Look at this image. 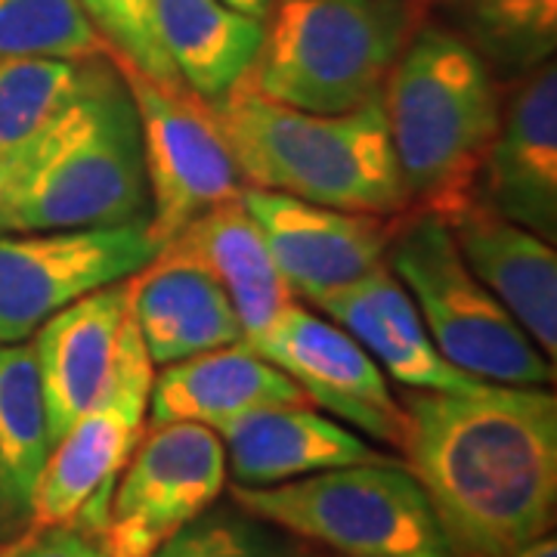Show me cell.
I'll return each mask as SVG.
<instances>
[{
    "instance_id": "cell-12",
    "label": "cell",
    "mask_w": 557,
    "mask_h": 557,
    "mask_svg": "<svg viewBox=\"0 0 557 557\" xmlns=\"http://www.w3.org/2000/svg\"><path fill=\"white\" fill-rule=\"evenodd\" d=\"M245 344L295 381L310 406L372 440L399 443L403 409L391 381L338 322L292 300L258 338Z\"/></svg>"
},
{
    "instance_id": "cell-21",
    "label": "cell",
    "mask_w": 557,
    "mask_h": 557,
    "mask_svg": "<svg viewBox=\"0 0 557 557\" xmlns=\"http://www.w3.org/2000/svg\"><path fill=\"white\" fill-rule=\"evenodd\" d=\"M131 317L152 366H168L245 341L226 292L208 273L174 260L152 258L134 276Z\"/></svg>"
},
{
    "instance_id": "cell-5",
    "label": "cell",
    "mask_w": 557,
    "mask_h": 557,
    "mask_svg": "<svg viewBox=\"0 0 557 557\" xmlns=\"http://www.w3.org/2000/svg\"><path fill=\"white\" fill-rule=\"evenodd\" d=\"M412 28L409 0H273L245 84L304 112H350L379 97Z\"/></svg>"
},
{
    "instance_id": "cell-17",
    "label": "cell",
    "mask_w": 557,
    "mask_h": 557,
    "mask_svg": "<svg viewBox=\"0 0 557 557\" xmlns=\"http://www.w3.org/2000/svg\"><path fill=\"white\" fill-rule=\"evenodd\" d=\"M465 263L515 317L539 350L557 354V255L555 245L471 199L446 220Z\"/></svg>"
},
{
    "instance_id": "cell-29",
    "label": "cell",
    "mask_w": 557,
    "mask_h": 557,
    "mask_svg": "<svg viewBox=\"0 0 557 557\" xmlns=\"http://www.w3.org/2000/svg\"><path fill=\"white\" fill-rule=\"evenodd\" d=\"M25 557H106L100 545L87 533H81L75 527H53V530H40L32 539Z\"/></svg>"
},
{
    "instance_id": "cell-11",
    "label": "cell",
    "mask_w": 557,
    "mask_h": 557,
    "mask_svg": "<svg viewBox=\"0 0 557 557\" xmlns=\"http://www.w3.org/2000/svg\"><path fill=\"white\" fill-rule=\"evenodd\" d=\"M159 255L149 220L102 230L0 233V344L28 341L84 295L143 273Z\"/></svg>"
},
{
    "instance_id": "cell-25",
    "label": "cell",
    "mask_w": 557,
    "mask_h": 557,
    "mask_svg": "<svg viewBox=\"0 0 557 557\" xmlns=\"http://www.w3.org/2000/svg\"><path fill=\"white\" fill-rule=\"evenodd\" d=\"M100 57V53H97ZM84 60H0V168L20 156L78 90Z\"/></svg>"
},
{
    "instance_id": "cell-15",
    "label": "cell",
    "mask_w": 557,
    "mask_h": 557,
    "mask_svg": "<svg viewBox=\"0 0 557 557\" xmlns=\"http://www.w3.org/2000/svg\"><path fill=\"white\" fill-rule=\"evenodd\" d=\"M131 282L121 278L84 295L32 335L53 443L100 399L112 375L121 329L131 313Z\"/></svg>"
},
{
    "instance_id": "cell-10",
    "label": "cell",
    "mask_w": 557,
    "mask_h": 557,
    "mask_svg": "<svg viewBox=\"0 0 557 557\" xmlns=\"http://www.w3.org/2000/svg\"><path fill=\"white\" fill-rule=\"evenodd\" d=\"M223 490L226 453L218 431L193 421L152 424L115 480L94 542L106 557H152L214 508Z\"/></svg>"
},
{
    "instance_id": "cell-27",
    "label": "cell",
    "mask_w": 557,
    "mask_h": 557,
    "mask_svg": "<svg viewBox=\"0 0 557 557\" xmlns=\"http://www.w3.org/2000/svg\"><path fill=\"white\" fill-rule=\"evenodd\" d=\"M81 3L94 32L119 57L121 69H131L137 75L164 84H180L177 72L161 47L156 0H81Z\"/></svg>"
},
{
    "instance_id": "cell-2",
    "label": "cell",
    "mask_w": 557,
    "mask_h": 557,
    "mask_svg": "<svg viewBox=\"0 0 557 557\" xmlns=\"http://www.w3.org/2000/svg\"><path fill=\"white\" fill-rule=\"evenodd\" d=\"M149 220L139 119L127 78L84 60L78 90L16 159L0 168V233L102 230Z\"/></svg>"
},
{
    "instance_id": "cell-26",
    "label": "cell",
    "mask_w": 557,
    "mask_h": 557,
    "mask_svg": "<svg viewBox=\"0 0 557 557\" xmlns=\"http://www.w3.org/2000/svg\"><path fill=\"white\" fill-rule=\"evenodd\" d=\"M97 53L102 40L81 0H0V60H90Z\"/></svg>"
},
{
    "instance_id": "cell-19",
    "label": "cell",
    "mask_w": 557,
    "mask_h": 557,
    "mask_svg": "<svg viewBox=\"0 0 557 557\" xmlns=\"http://www.w3.org/2000/svg\"><path fill=\"white\" fill-rule=\"evenodd\" d=\"M156 258L196 267L214 278L236 307L245 341L258 338L295 300L242 193L183 226Z\"/></svg>"
},
{
    "instance_id": "cell-31",
    "label": "cell",
    "mask_w": 557,
    "mask_h": 557,
    "mask_svg": "<svg viewBox=\"0 0 557 557\" xmlns=\"http://www.w3.org/2000/svg\"><path fill=\"white\" fill-rule=\"evenodd\" d=\"M32 539H35V530H25L22 536L3 542V545H0V557H25L28 545H32Z\"/></svg>"
},
{
    "instance_id": "cell-6",
    "label": "cell",
    "mask_w": 557,
    "mask_h": 557,
    "mask_svg": "<svg viewBox=\"0 0 557 557\" xmlns=\"http://www.w3.org/2000/svg\"><path fill=\"white\" fill-rule=\"evenodd\" d=\"M230 493L245 515L341 557H453L416 474L391 458Z\"/></svg>"
},
{
    "instance_id": "cell-14",
    "label": "cell",
    "mask_w": 557,
    "mask_h": 557,
    "mask_svg": "<svg viewBox=\"0 0 557 557\" xmlns=\"http://www.w3.org/2000/svg\"><path fill=\"white\" fill-rule=\"evenodd\" d=\"M471 199L545 242L557 236V69L545 62L518 81Z\"/></svg>"
},
{
    "instance_id": "cell-20",
    "label": "cell",
    "mask_w": 557,
    "mask_h": 557,
    "mask_svg": "<svg viewBox=\"0 0 557 557\" xmlns=\"http://www.w3.org/2000/svg\"><path fill=\"white\" fill-rule=\"evenodd\" d=\"M159 369L149 394V424L193 421L220 431L267 406L307 403L298 384L245 341Z\"/></svg>"
},
{
    "instance_id": "cell-16",
    "label": "cell",
    "mask_w": 557,
    "mask_h": 557,
    "mask_svg": "<svg viewBox=\"0 0 557 557\" xmlns=\"http://www.w3.org/2000/svg\"><path fill=\"white\" fill-rule=\"evenodd\" d=\"M313 307L354 335L387 381H397L406 391H471L480 384V379L458 372L443 359L416 300L387 263L354 285L313 300Z\"/></svg>"
},
{
    "instance_id": "cell-32",
    "label": "cell",
    "mask_w": 557,
    "mask_h": 557,
    "mask_svg": "<svg viewBox=\"0 0 557 557\" xmlns=\"http://www.w3.org/2000/svg\"><path fill=\"white\" fill-rule=\"evenodd\" d=\"M230 7H236L239 13H245V16H255V20L263 22V16H267V10H270V3L273 0H226Z\"/></svg>"
},
{
    "instance_id": "cell-1",
    "label": "cell",
    "mask_w": 557,
    "mask_h": 557,
    "mask_svg": "<svg viewBox=\"0 0 557 557\" xmlns=\"http://www.w3.org/2000/svg\"><path fill=\"white\" fill-rule=\"evenodd\" d=\"M399 449L437 515L453 557H508L552 530L557 399L545 387L480 381L409 391Z\"/></svg>"
},
{
    "instance_id": "cell-13",
    "label": "cell",
    "mask_w": 557,
    "mask_h": 557,
    "mask_svg": "<svg viewBox=\"0 0 557 557\" xmlns=\"http://www.w3.org/2000/svg\"><path fill=\"white\" fill-rule=\"evenodd\" d=\"M242 201L292 295L313 304L387 263V230L375 214L341 211L285 193L245 186Z\"/></svg>"
},
{
    "instance_id": "cell-7",
    "label": "cell",
    "mask_w": 557,
    "mask_h": 557,
    "mask_svg": "<svg viewBox=\"0 0 557 557\" xmlns=\"http://www.w3.org/2000/svg\"><path fill=\"white\" fill-rule=\"evenodd\" d=\"M387 267L412 295L443 359L458 372L518 387L552 384V359L474 276L446 220L421 211L403 223L387 242Z\"/></svg>"
},
{
    "instance_id": "cell-18",
    "label": "cell",
    "mask_w": 557,
    "mask_h": 557,
    "mask_svg": "<svg viewBox=\"0 0 557 557\" xmlns=\"http://www.w3.org/2000/svg\"><path fill=\"white\" fill-rule=\"evenodd\" d=\"M218 434L236 486H273L329 468L384 461L369 440L310 403L267 406L230 421Z\"/></svg>"
},
{
    "instance_id": "cell-8",
    "label": "cell",
    "mask_w": 557,
    "mask_h": 557,
    "mask_svg": "<svg viewBox=\"0 0 557 557\" xmlns=\"http://www.w3.org/2000/svg\"><path fill=\"white\" fill-rule=\"evenodd\" d=\"M156 366L143 347L137 322L127 313L119 354L100 399L62 434L40 471L28 530L75 527L94 539L139 437L146 434Z\"/></svg>"
},
{
    "instance_id": "cell-24",
    "label": "cell",
    "mask_w": 557,
    "mask_h": 557,
    "mask_svg": "<svg viewBox=\"0 0 557 557\" xmlns=\"http://www.w3.org/2000/svg\"><path fill=\"white\" fill-rule=\"evenodd\" d=\"M434 13L496 81L518 84L555 60L557 0H434Z\"/></svg>"
},
{
    "instance_id": "cell-30",
    "label": "cell",
    "mask_w": 557,
    "mask_h": 557,
    "mask_svg": "<svg viewBox=\"0 0 557 557\" xmlns=\"http://www.w3.org/2000/svg\"><path fill=\"white\" fill-rule=\"evenodd\" d=\"M508 557H557V539L552 533H545V536L533 539V542H527V545H520L518 552H511Z\"/></svg>"
},
{
    "instance_id": "cell-3",
    "label": "cell",
    "mask_w": 557,
    "mask_h": 557,
    "mask_svg": "<svg viewBox=\"0 0 557 557\" xmlns=\"http://www.w3.org/2000/svg\"><path fill=\"white\" fill-rule=\"evenodd\" d=\"M214 115L245 186L375 218L409 208L381 94L350 112L319 115L267 100L242 81Z\"/></svg>"
},
{
    "instance_id": "cell-22",
    "label": "cell",
    "mask_w": 557,
    "mask_h": 557,
    "mask_svg": "<svg viewBox=\"0 0 557 557\" xmlns=\"http://www.w3.org/2000/svg\"><path fill=\"white\" fill-rule=\"evenodd\" d=\"M159 38L183 87L218 106L255 65L263 22L226 0H156Z\"/></svg>"
},
{
    "instance_id": "cell-28",
    "label": "cell",
    "mask_w": 557,
    "mask_h": 557,
    "mask_svg": "<svg viewBox=\"0 0 557 557\" xmlns=\"http://www.w3.org/2000/svg\"><path fill=\"white\" fill-rule=\"evenodd\" d=\"M152 557H278L276 539L245 511H205Z\"/></svg>"
},
{
    "instance_id": "cell-23",
    "label": "cell",
    "mask_w": 557,
    "mask_h": 557,
    "mask_svg": "<svg viewBox=\"0 0 557 557\" xmlns=\"http://www.w3.org/2000/svg\"><path fill=\"white\" fill-rule=\"evenodd\" d=\"M53 449L32 338L0 344V518L28 520L40 471Z\"/></svg>"
},
{
    "instance_id": "cell-4",
    "label": "cell",
    "mask_w": 557,
    "mask_h": 557,
    "mask_svg": "<svg viewBox=\"0 0 557 557\" xmlns=\"http://www.w3.org/2000/svg\"><path fill=\"white\" fill-rule=\"evenodd\" d=\"M381 102L409 205L456 218L498 131V81L465 40L428 22L412 28Z\"/></svg>"
},
{
    "instance_id": "cell-9",
    "label": "cell",
    "mask_w": 557,
    "mask_h": 557,
    "mask_svg": "<svg viewBox=\"0 0 557 557\" xmlns=\"http://www.w3.org/2000/svg\"><path fill=\"white\" fill-rule=\"evenodd\" d=\"M121 72L137 106L149 233L161 248L196 218L236 199L245 180L211 102L183 84Z\"/></svg>"
}]
</instances>
